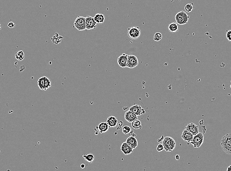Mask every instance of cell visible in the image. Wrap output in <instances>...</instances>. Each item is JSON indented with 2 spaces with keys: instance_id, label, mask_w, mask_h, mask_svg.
<instances>
[{
  "instance_id": "obj_1",
  "label": "cell",
  "mask_w": 231,
  "mask_h": 171,
  "mask_svg": "<svg viewBox=\"0 0 231 171\" xmlns=\"http://www.w3.org/2000/svg\"><path fill=\"white\" fill-rule=\"evenodd\" d=\"M221 145L223 150L227 154L231 155V134H227L222 138Z\"/></svg>"
},
{
  "instance_id": "obj_2",
  "label": "cell",
  "mask_w": 231,
  "mask_h": 171,
  "mask_svg": "<svg viewBox=\"0 0 231 171\" xmlns=\"http://www.w3.org/2000/svg\"><path fill=\"white\" fill-rule=\"evenodd\" d=\"M164 149L166 151L171 152L176 147V143L174 139L170 137H165L162 141Z\"/></svg>"
},
{
  "instance_id": "obj_3",
  "label": "cell",
  "mask_w": 231,
  "mask_h": 171,
  "mask_svg": "<svg viewBox=\"0 0 231 171\" xmlns=\"http://www.w3.org/2000/svg\"><path fill=\"white\" fill-rule=\"evenodd\" d=\"M175 18L176 23H177V24L183 25L187 24L188 21L189 16L188 15H187L186 12L184 11H181L176 14Z\"/></svg>"
},
{
  "instance_id": "obj_4",
  "label": "cell",
  "mask_w": 231,
  "mask_h": 171,
  "mask_svg": "<svg viewBox=\"0 0 231 171\" xmlns=\"http://www.w3.org/2000/svg\"><path fill=\"white\" fill-rule=\"evenodd\" d=\"M74 26L78 31H84L86 29L85 17L79 16L75 19Z\"/></svg>"
},
{
  "instance_id": "obj_5",
  "label": "cell",
  "mask_w": 231,
  "mask_h": 171,
  "mask_svg": "<svg viewBox=\"0 0 231 171\" xmlns=\"http://www.w3.org/2000/svg\"><path fill=\"white\" fill-rule=\"evenodd\" d=\"M128 35L129 38L132 40H136L140 36L141 30L139 27L133 26L128 28Z\"/></svg>"
},
{
  "instance_id": "obj_6",
  "label": "cell",
  "mask_w": 231,
  "mask_h": 171,
  "mask_svg": "<svg viewBox=\"0 0 231 171\" xmlns=\"http://www.w3.org/2000/svg\"><path fill=\"white\" fill-rule=\"evenodd\" d=\"M204 142V135L202 133H199L197 135L194 136L193 138L190 142V144L193 147L196 148H199L202 145Z\"/></svg>"
},
{
  "instance_id": "obj_7",
  "label": "cell",
  "mask_w": 231,
  "mask_h": 171,
  "mask_svg": "<svg viewBox=\"0 0 231 171\" xmlns=\"http://www.w3.org/2000/svg\"><path fill=\"white\" fill-rule=\"evenodd\" d=\"M139 64L137 57L133 55H128L126 62V67L129 69L134 68Z\"/></svg>"
},
{
  "instance_id": "obj_8",
  "label": "cell",
  "mask_w": 231,
  "mask_h": 171,
  "mask_svg": "<svg viewBox=\"0 0 231 171\" xmlns=\"http://www.w3.org/2000/svg\"><path fill=\"white\" fill-rule=\"evenodd\" d=\"M86 18V26L87 30H92L96 28L97 23L94 19V17L91 16H87Z\"/></svg>"
},
{
  "instance_id": "obj_9",
  "label": "cell",
  "mask_w": 231,
  "mask_h": 171,
  "mask_svg": "<svg viewBox=\"0 0 231 171\" xmlns=\"http://www.w3.org/2000/svg\"><path fill=\"white\" fill-rule=\"evenodd\" d=\"M129 110L137 116H141L142 114H145L146 113L145 110L143 108H142L141 105H132L129 108Z\"/></svg>"
},
{
  "instance_id": "obj_10",
  "label": "cell",
  "mask_w": 231,
  "mask_h": 171,
  "mask_svg": "<svg viewBox=\"0 0 231 171\" xmlns=\"http://www.w3.org/2000/svg\"><path fill=\"white\" fill-rule=\"evenodd\" d=\"M185 129L186 130H188V131L191 133L193 135L195 136L197 135L198 133H199V127L197 125H196L193 123H188L186 125Z\"/></svg>"
},
{
  "instance_id": "obj_11",
  "label": "cell",
  "mask_w": 231,
  "mask_h": 171,
  "mask_svg": "<svg viewBox=\"0 0 231 171\" xmlns=\"http://www.w3.org/2000/svg\"><path fill=\"white\" fill-rule=\"evenodd\" d=\"M121 150L123 154L125 156H128V155H129L131 153H133V149L125 142H124L122 144L121 147Z\"/></svg>"
},
{
  "instance_id": "obj_12",
  "label": "cell",
  "mask_w": 231,
  "mask_h": 171,
  "mask_svg": "<svg viewBox=\"0 0 231 171\" xmlns=\"http://www.w3.org/2000/svg\"><path fill=\"white\" fill-rule=\"evenodd\" d=\"M193 137L194 135L193 134L188 131V130H186V129L183 130L181 137L184 141L187 142L188 143H190V142L193 139Z\"/></svg>"
},
{
  "instance_id": "obj_13",
  "label": "cell",
  "mask_w": 231,
  "mask_h": 171,
  "mask_svg": "<svg viewBox=\"0 0 231 171\" xmlns=\"http://www.w3.org/2000/svg\"><path fill=\"white\" fill-rule=\"evenodd\" d=\"M128 55L126 53H123L118 58V65L122 68H126V62L128 60Z\"/></svg>"
},
{
  "instance_id": "obj_14",
  "label": "cell",
  "mask_w": 231,
  "mask_h": 171,
  "mask_svg": "<svg viewBox=\"0 0 231 171\" xmlns=\"http://www.w3.org/2000/svg\"><path fill=\"white\" fill-rule=\"evenodd\" d=\"M125 119L128 122L131 123L135 120L137 119L138 116L129 110L125 113Z\"/></svg>"
},
{
  "instance_id": "obj_15",
  "label": "cell",
  "mask_w": 231,
  "mask_h": 171,
  "mask_svg": "<svg viewBox=\"0 0 231 171\" xmlns=\"http://www.w3.org/2000/svg\"><path fill=\"white\" fill-rule=\"evenodd\" d=\"M126 143L129 144L133 149H135L137 147L138 141L137 139L133 136H131L128 138L126 140Z\"/></svg>"
},
{
  "instance_id": "obj_16",
  "label": "cell",
  "mask_w": 231,
  "mask_h": 171,
  "mask_svg": "<svg viewBox=\"0 0 231 171\" xmlns=\"http://www.w3.org/2000/svg\"><path fill=\"white\" fill-rule=\"evenodd\" d=\"M107 123L110 128H114L118 124V120L114 116H110L107 119Z\"/></svg>"
},
{
  "instance_id": "obj_17",
  "label": "cell",
  "mask_w": 231,
  "mask_h": 171,
  "mask_svg": "<svg viewBox=\"0 0 231 171\" xmlns=\"http://www.w3.org/2000/svg\"><path fill=\"white\" fill-rule=\"evenodd\" d=\"M109 127L107 122H101L99 123L98 126V129L100 133L106 132L109 130Z\"/></svg>"
},
{
  "instance_id": "obj_18",
  "label": "cell",
  "mask_w": 231,
  "mask_h": 171,
  "mask_svg": "<svg viewBox=\"0 0 231 171\" xmlns=\"http://www.w3.org/2000/svg\"><path fill=\"white\" fill-rule=\"evenodd\" d=\"M94 18L97 24H102L105 21V16L101 13H97L94 16Z\"/></svg>"
},
{
  "instance_id": "obj_19",
  "label": "cell",
  "mask_w": 231,
  "mask_h": 171,
  "mask_svg": "<svg viewBox=\"0 0 231 171\" xmlns=\"http://www.w3.org/2000/svg\"><path fill=\"white\" fill-rule=\"evenodd\" d=\"M168 30L172 33H176L178 31L179 27L177 23L176 22H172L170 23L168 26Z\"/></svg>"
},
{
  "instance_id": "obj_20",
  "label": "cell",
  "mask_w": 231,
  "mask_h": 171,
  "mask_svg": "<svg viewBox=\"0 0 231 171\" xmlns=\"http://www.w3.org/2000/svg\"><path fill=\"white\" fill-rule=\"evenodd\" d=\"M45 76H43L38 79L37 81L38 86L40 90H44L45 88Z\"/></svg>"
},
{
  "instance_id": "obj_21",
  "label": "cell",
  "mask_w": 231,
  "mask_h": 171,
  "mask_svg": "<svg viewBox=\"0 0 231 171\" xmlns=\"http://www.w3.org/2000/svg\"><path fill=\"white\" fill-rule=\"evenodd\" d=\"M131 123L132 128H133L135 129H140L142 128L141 122L138 119L132 121Z\"/></svg>"
},
{
  "instance_id": "obj_22",
  "label": "cell",
  "mask_w": 231,
  "mask_h": 171,
  "mask_svg": "<svg viewBox=\"0 0 231 171\" xmlns=\"http://www.w3.org/2000/svg\"><path fill=\"white\" fill-rule=\"evenodd\" d=\"M83 157L84 158L87 162L89 163H92L94 159H95V156L94 155L91 153L88 154H84L83 155Z\"/></svg>"
},
{
  "instance_id": "obj_23",
  "label": "cell",
  "mask_w": 231,
  "mask_h": 171,
  "mask_svg": "<svg viewBox=\"0 0 231 171\" xmlns=\"http://www.w3.org/2000/svg\"><path fill=\"white\" fill-rule=\"evenodd\" d=\"M24 53L23 50H20L19 52L16 53L15 58L18 61H21L24 59Z\"/></svg>"
},
{
  "instance_id": "obj_24",
  "label": "cell",
  "mask_w": 231,
  "mask_h": 171,
  "mask_svg": "<svg viewBox=\"0 0 231 171\" xmlns=\"http://www.w3.org/2000/svg\"><path fill=\"white\" fill-rule=\"evenodd\" d=\"M131 127L129 126L125 125V126H123V128L122 129V132L124 134H130L131 132Z\"/></svg>"
},
{
  "instance_id": "obj_25",
  "label": "cell",
  "mask_w": 231,
  "mask_h": 171,
  "mask_svg": "<svg viewBox=\"0 0 231 171\" xmlns=\"http://www.w3.org/2000/svg\"><path fill=\"white\" fill-rule=\"evenodd\" d=\"M52 84H51V81L49 79L46 77L45 80V88L44 90H46L48 89L50 87H51Z\"/></svg>"
},
{
  "instance_id": "obj_26",
  "label": "cell",
  "mask_w": 231,
  "mask_h": 171,
  "mask_svg": "<svg viewBox=\"0 0 231 171\" xmlns=\"http://www.w3.org/2000/svg\"><path fill=\"white\" fill-rule=\"evenodd\" d=\"M193 4H186L184 7V10L187 13H190L193 10Z\"/></svg>"
},
{
  "instance_id": "obj_27",
  "label": "cell",
  "mask_w": 231,
  "mask_h": 171,
  "mask_svg": "<svg viewBox=\"0 0 231 171\" xmlns=\"http://www.w3.org/2000/svg\"><path fill=\"white\" fill-rule=\"evenodd\" d=\"M162 38V35L159 32H157L154 35L153 40H155V41H159L161 40Z\"/></svg>"
},
{
  "instance_id": "obj_28",
  "label": "cell",
  "mask_w": 231,
  "mask_h": 171,
  "mask_svg": "<svg viewBox=\"0 0 231 171\" xmlns=\"http://www.w3.org/2000/svg\"><path fill=\"white\" fill-rule=\"evenodd\" d=\"M226 37L227 40H228V41L231 42V29L227 30L226 31Z\"/></svg>"
},
{
  "instance_id": "obj_29",
  "label": "cell",
  "mask_w": 231,
  "mask_h": 171,
  "mask_svg": "<svg viewBox=\"0 0 231 171\" xmlns=\"http://www.w3.org/2000/svg\"><path fill=\"white\" fill-rule=\"evenodd\" d=\"M156 150L158 152H161L162 151H163V150H164V146H163L162 144H158Z\"/></svg>"
},
{
  "instance_id": "obj_30",
  "label": "cell",
  "mask_w": 231,
  "mask_h": 171,
  "mask_svg": "<svg viewBox=\"0 0 231 171\" xmlns=\"http://www.w3.org/2000/svg\"><path fill=\"white\" fill-rule=\"evenodd\" d=\"M15 24L13 22H10L8 24V27H10V28H12L15 27Z\"/></svg>"
},
{
  "instance_id": "obj_31",
  "label": "cell",
  "mask_w": 231,
  "mask_h": 171,
  "mask_svg": "<svg viewBox=\"0 0 231 171\" xmlns=\"http://www.w3.org/2000/svg\"><path fill=\"white\" fill-rule=\"evenodd\" d=\"M227 171H231V165L229 166L228 168H227Z\"/></svg>"
},
{
  "instance_id": "obj_32",
  "label": "cell",
  "mask_w": 231,
  "mask_h": 171,
  "mask_svg": "<svg viewBox=\"0 0 231 171\" xmlns=\"http://www.w3.org/2000/svg\"><path fill=\"white\" fill-rule=\"evenodd\" d=\"M81 168L82 169L85 168V164H81Z\"/></svg>"
},
{
  "instance_id": "obj_33",
  "label": "cell",
  "mask_w": 231,
  "mask_h": 171,
  "mask_svg": "<svg viewBox=\"0 0 231 171\" xmlns=\"http://www.w3.org/2000/svg\"><path fill=\"white\" fill-rule=\"evenodd\" d=\"M175 158H176V160H177L180 159V156H179V155H176Z\"/></svg>"
},
{
  "instance_id": "obj_34",
  "label": "cell",
  "mask_w": 231,
  "mask_h": 171,
  "mask_svg": "<svg viewBox=\"0 0 231 171\" xmlns=\"http://www.w3.org/2000/svg\"><path fill=\"white\" fill-rule=\"evenodd\" d=\"M1 24H0V31L1 30Z\"/></svg>"
},
{
  "instance_id": "obj_35",
  "label": "cell",
  "mask_w": 231,
  "mask_h": 171,
  "mask_svg": "<svg viewBox=\"0 0 231 171\" xmlns=\"http://www.w3.org/2000/svg\"><path fill=\"white\" fill-rule=\"evenodd\" d=\"M230 88H231V86H230Z\"/></svg>"
}]
</instances>
